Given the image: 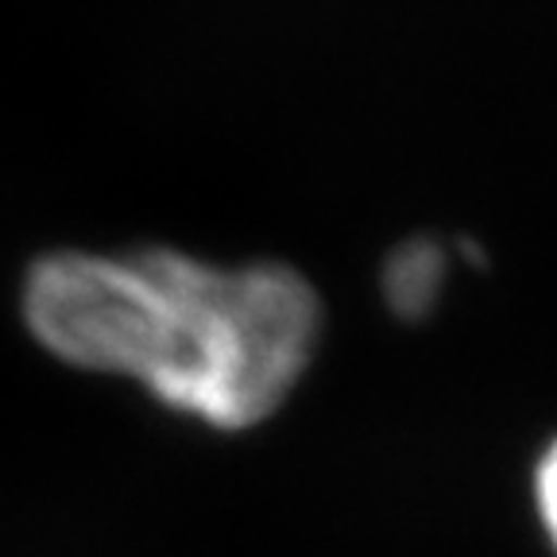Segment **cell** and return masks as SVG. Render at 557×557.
<instances>
[{
  "label": "cell",
  "mask_w": 557,
  "mask_h": 557,
  "mask_svg": "<svg viewBox=\"0 0 557 557\" xmlns=\"http://www.w3.org/2000/svg\"><path fill=\"white\" fill-rule=\"evenodd\" d=\"M24 313L59 360L132 375L221 430L256 426L287 399L322 325L290 268H209L166 248L47 256L27 275Z\"/></svg>",
  "instance_id": "obj_1"
},
{
  "label": "cell",
  "mask_w": 557,
  "mask_h": 557,
  "mask_svg": "<svg viewBox=\"0 0 557 557\" xmlns=\"http://www.w3.org/2000/svg\"><path fill=\"white\" fill-rule=\"evenodd\" d=\"M445 256L434 240H410L383 268V295L399 318H422L437 302Z\"/></svg>",
  "instance_id": "obj_2"
},
{
  "label": "cell",
  "mask_w": 557,
  "mask_h": 557,
  "mask_svg": "<svg viewBox=\"0 0 557 557\" xmlns=\"http://www.w3.org/2000/svg\"><path fill=\"white\" fill-rule=\"evenodd\" d=\"M534 504H539V519L546 527V539L557 549V442L546 449L534 472Z\"/></svg>",
  "instance_id": "obj_3"
}]
</instances>
